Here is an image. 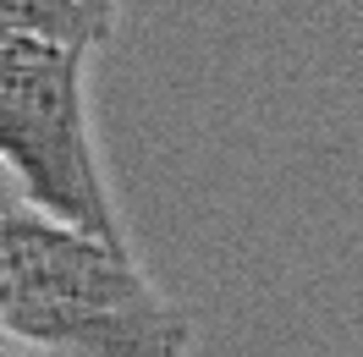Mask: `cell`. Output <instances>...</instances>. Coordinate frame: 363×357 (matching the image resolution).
<instances>
[{
  "instance_id": "obj_1",
  "label": "cell",
  "mask_w": 363,
  "mask_h": 357,
  "mask_svg": "<svg viewBox=\"0 0 363 357\" xmlns=\"http://www.w3.org/2000/svg\"><path fill=\"white\" fill-rule=\"evenodd\" d=\"M0 324L50 357H187L193 319L133 242L94 237L23 193L0 215Z\"/></svg>"
},
{
  "instance_id": "obj_2",
  "label": "cell",
  "mask_w": 363,
  "mask_h": 357,
  "mask_svg": "<svg viewBox=\"0 0 363 357\" xmlns=\"http://www.w3.org/2000/svg\"><path fill=\"white\" fill-rule=\"evenodd\" d=\"M94 55L99 45L89 39L0 28V159L28 203L133 242L94 132Z\"/></svg>"
},
{
  "instance_id": "obj_3",
  "label": "cell",
  "mask_w": 363,
  "mask_h": 357,
  "mask_svg": "<svg viewBox=\"0 0 363 357\" xmlns=\"http://www.w3.org/2000/svg\"><path fill=\"white\" fill-rule=\"evenodd\" d=\"M0 28L105 45V39L116 33V17L99 6V0H0Z\"/></svg>"
},
{
  "instance_id": "obj_4",
  "label": "cell",
  "mask_w": 363,
  "mask_h": 357,
  "mask_svg": "<svg viewBox=\"0 0 363 357\" xmlns=\"http://www.w3.org/2000/svg\"><path fill=\"white\" fill-rule=\"evenodd\" d=\"M99 6H105V11H111V17H116V11H121V0H99Z\"/></svg>"
}]
</instances>
